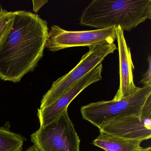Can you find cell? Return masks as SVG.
<instances>
[{
    "label": "cell",
    "mask_w": 151,
    "mask_h": 151,
    "mask_svg": "<svg viewBox=\"0 0 151 151\" xmlns=\"http://www.w3.org/2000/svg\"><path fill=\"white\" fill-rule=\"evenodd\" d=\"M151 19V0H93L79 19L82 26L95 29L120 26L131 31Z\"/></svg>",
    "instance_id": "cell-2"
},
{
    "label": "cell",
    "mask_w": 151,
    "mask_h": 151,
    "mask_svg": "<svg viewBox=\"0 0 151 151\" xmlns=\"http://www.w3.org/2000/svg\"><path fill=\"white\" fill-rule=\"evenodd\" d=\"M147 61L148 63V69L143 75V78L140 81L143 86H151V58L150 55L147 58Z\"/></svg>",
    "instance_id": "cell-13"
},
{
    "label": "cell",
    "mask_w": 151,
    "mask_h": 151,
    "mask_svg": "<svg viewBox=\"0 0 151 151\" xmlns=\"http://www.w3.org/2000/svg\"><path fill=\"white\" fill-rule=\"evenodd\" d=\"M116 39V27L81 31H69L53 25L48 32L45 47L55 52L66 48L113 44Z\"/></svg>",
    "instance_id": "cell-6"
},
{
    "label": "cell",
    "mask_w": 151,
    "mask_h": 151,
    "mask_svg": "<svg viewBox=\"0 0 151 151\" xmlns=\"http://www.w3.org/2000/svg\"><path fill=\"white\" fill-rule=\"evenodd\" d=\"M14 20V12L7 11L0 6V45L11 31Z\"/></svg>",
    "instance_id": "cell-12"
},
{
    "label": "cell",
    "mask_w": 151,
    "mask_h": 151,
    "mask_svg": "<svg viewBox=\"0 0 151 151\" xmlns=\"http://www.w3.org/2000/svg\"><path fill=\"white\" fill-rule=\"evenodd\" d=\"M140 151H151V147H148L146 148H143Z\"/></svg>",
    "instance_id": "cell-16"
},
{
    "label": "cell",
    "mask_w": 151,
    "mask_h": 151,
    "mask_svg": "<svg viewBox=\"0 0 151 151\" xmlns=\"http://www.w3.org/2000/svg\"><path fill=\"white\" fill-rule=\"evenodd\" d=\"M88 47V52L82 56L73 69L53 82L49 91L43 96L40 109L53 103L76 82L102 63L107 56L117 49L114 43L98 44Z\"/></svg>",
    "instance_id": "cell-5"
},
{
    "label": "cell",
    "mask_w": 151,
    "mask_h": 151,
    "mask_svg": "<svg viewBox=\"0 0 151 151\" xmlns=\"http://www.w3.org/2000/svg\"><path fill=\"white\" fill-rule=\"evenodd\" d=\"M10 124L6 122L0 126V151H22L26 138L10 130Z\"/></svg>",
    "instance_id": "cell-11"
},
{
    "label": "cell",
    "mask_w": 151,
    "mask_h": 151,
    "mask_svg": "<svg viewBox=\"0 0 151 151\" xmlns=\"http://www.w3.org/2000/svg\"><path fill=\"white\" fill-rule=\"evenodd\" d=\"M119 57L120 84L114 100L117 101L128 97L139 90L133 79L134 64L130 49L127 45L124 31L118 26L116 28V39Z\"/></svg>",
    "instance_id": "cell-9"
},
{
    "label": "cell",
    "mask_w": 151,
    "mask_h": 151,
    "mask_svg": "<svg viewBox=\"0 0 151 151\" xmlns=\"http://www.w3.org/2000/svg\"><path fill=\"white\" fill-rule=\"evenodd\" d=\"M151 97V86H143L131 95L119 100L92 102L81 107L83 118L99 129L113 119L130 115H139Z\"/></svg>",
    "instance_id": "cell-3"
},
{
    "label": "cell",
    "mask_w": 151,
    "mask_h": 151,
    "mask_svg": "<svg viewBox=\"0 0 151 151\" xmlns=\"http://www.w3.org/2000/svg\"><path fill=\"white\" fill-rule=\"evenodd\" d=\"M14 13L12 29L0 45V78L17 83L43 57L49 30L47 22L38 15L25 10Z\"/></svg>",
    "instance_id": "cell-1"
},
{
    "label": "cell",
    "mask_w": 151,
    "mask_h": 151,
    "mask_svg": "<svg viewBox=\"0 0 151 151\" xmlns=\"http://www.w3.org/2000/svg\"><path fill=\"white\" fill-rule=\"evenodd\" d=\"M48 2L47 0H41V1H32L33 3V10L37 14L40 9Z\"/></svg>",
    "instance_id": "cell-14"
},
{
    "label": "cell",
    "mask_w": 151,
    "mask_h": 151,
    "mask_svg": "<svg viewBox=\"0 0 151 151\" xmlns=\"http://www.w3.org/2000/svg\"><path fill=\"white\" fill-rule=\"evenodd\" d=\"M99 135L93 141L94 145L106 151H140L143 147L142 140L123 138L100 132Z\"/></svg>",
    "instance_id": "cell-10"
},
{
    "label": "cell",
    "mask_w": 151,
    "mask_h": 151,
    "mask_svg": "<svg viewBox=\"0 0 151 151\" xmlns=\"http://www.w3.org/2000/svg\"><path fill=\"white\" fill-rule=\"evenodd\" d=\"M100 132L123 138L142 141L151 137V97L144 105L141 114L115 118L99 129Z\"/></svg>",
    "instance_id": "cell-7"
},
{
    "label": "cell",
    "mask_w": 151,
    "mask_h": 151,
    "mask_svg": "<svg viewBox=\"0 0 151 151\" xmlns=\"http://www.w3.org/2000/svg\"><path fill=\"white\" fill-rule=\"evenodd\" d=\"M103 65H98L70 87L53 103L43 109H38L37 116L40 126H44L58 117L70 102L90 85L102 79Z\"/></svg>",
    "instance_id": "cell-8"
},
{
    "label": "cell",
    "mask_w": 151,
    "mask_h": 151,
    "mask_svg": "<svg viewBox=\"0 0 151 151\" xmlns=\"http://www.w3.org/2000/svg\"><path fill=\"white\" fill-rule=\"evenodd\" d=\"M40 151H80V139L69 116L68 109L31 135Z\"/></svg>",
    "instance_id": "cell-4"
},
{
    "label": "cell",
    "mask_w": 151,
    "mask_h": 151,
    "mask_svg": "<svg viewBox=\"0 0 151 151\" xmlns=\"http://www.w3.org/2000/svg\"><path fill=\"white\" fill-rule=\"evenodd\" d=\"M25 151H40L38 149H37L36 146L33 145V146H32L30 147H29L27 150Z\"/></svg>",
    "instance_id": "cell-15"
}]
</instances>
